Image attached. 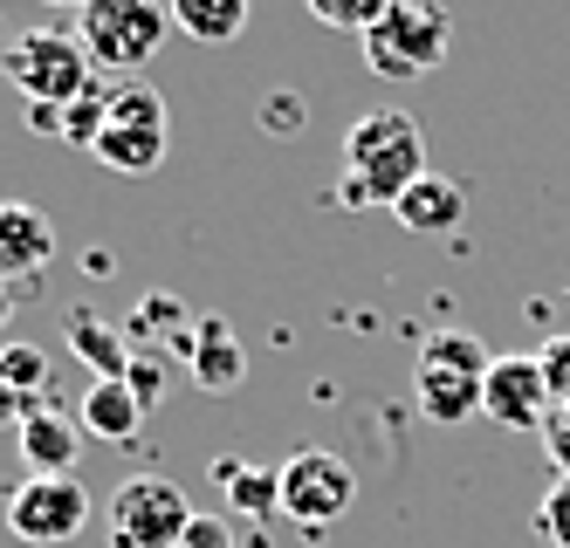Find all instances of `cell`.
I'll return each instance as SVG.
<instances>
[{"label":"cell","instance_id":"obj_3","mask_svg":"<svg viewBox=\"0 0 570 548\" xmlns=\"http://www.w3.org/2000/svg\"><path fill=\"white\" fill-rule=\"evenodd\" d=\"M488 357L474 329H433L426 350H420V370H413V391H420V411L433 426H461V418L481 411V385H488Z\"/></svg>","mask_w":570,"mask_h":548},{"label":"cell","instance_id":"obj_1","mask_svg":"<svg viewBox=\"0 0 570 548\" xmlns=\"http://www.w3.org/2000/svg\"><path fill=\"white\" fill-rule=\"evenodd\" d=\"M433 172L426 138L405 110H364L344 131V199L351 206H399L405 186Z\"/></svg>","mask_w":570,"mask_h":548},{"label":"cell","instance_id":"obj_19","mask_svg":"<svg viewBox=\"0 0 570 548\" xmlns=\"http://www.w3.org/2000/svg\"><path fill=\"white\" fill-rule=\"evenodd\" d=\"M0 391H21L35 405H56V363L35 343H0Z\"/></svg>","mask_w":570,"mask_h":548},{"label":"cell","instance_id":"obj_27","mask_svg":"<svg viewBox=\"0 0 570 548\" xmlns=\"http://www.w3.org/2000/svg\"><path fill=\"white\" fill-rule=\"evenodd\" d=\"M262 131H282V138L303 131V97L296 90H268L262 97Z\"/></svg>","mask_w":570,"mask_h":548},{"label":"cell","instance_id":"obj_15","mask_svg":"<svg viewBox=\"0 0 570 548\" xmlns=\"http://www.w3.org/2000/svg\"><path fill=\"white\" fill-rule=\"evenodd\" d=\"M392 213H399V227H405V233H446V227H454V220L468 213V192H461L454 179L426 172L420 186H405V192H399Z\"/></svg>","mask_w":570,"mask_h":548},{"label":"cell","instance_id":"obj_25","mask_svg":"<svg viewBox=\"0 0 570 548\" xmlns=\"http://www.w3.org/2000/svg\"><path fill=\"white\" fill-rule=\"evenodd\" d=\"M537 363H543L550 398H570V329H557V336H550V343L537 350Z\"/></svg>","mask_w":570,"mask_h":548},{"label":"cell","instance_id":"obj_16","mask_svg":"<svg viewBox=\"0 0 570 548\" xmlns=\"http://www.w3.org/2000/svg\"><path fill=\"white\" fill-rule=\"evenodd\" d=\"M69 350L90 363V377H125V370H131L125 329H117V322H97L90 309H76V316H69Z\"/></svg>","mask_w":570,"mask_h":548},{"label":"cell","instance_id":"obj_11","mask_svg":"<svg viewBox=\"0 0 570 548\" xmlns=\"http://www.w3.org/2000/svg\"><path fill=\"white\" fill-rule=\"evenodd\" d=\"M21 459H28V474H42V480H62L76 474V459H83V418H69V411H35L28 426L14 432Z\"/></svg>","mask_w":570,"mask_h":548},{"label":"cell","instance_id":"obj_7","mask_svg":"<svg viewBox=\"0 0 570 548\" xmlns=\"http://www.w3.org/2000/svg\"><path fill=\"white\" fill-rule=\"evenodd\" d=\"M186 528L193 508L166 474H131L110 494V548H186Z\"/></svg>","mask_w":570,"mask_h":548},{"label":"cell","instance_id":"obj_5","mask_svg":"<svg viewBox=\"0 0 570 548\" xmlns=\"http://www.w3.org/2000/svg\"><path fill=\"white\" fill-rule=\"evenodd\" d=\"M166 97L125 82V90H104V131H97V165L117 179H151L166 165Z\"/></svg>","mask_w":570,"mask_h":548},{"label":"cell","instance_id":"obj_30","mask_svg":"<svg viewBox=\"0 0 570 548\" xmlns=\"http://www.w3.org/2000/svg\"><path fill=\"white\" fill-rule=\"evenodd\" d=\"M14 316V288H8V275H0V322Z\"/></svg>","mask_w":570,"mask_h":548},{"label":"cell","instance_id":"obj_21","mask_svg":"<svg viewBox=\"0 0 570 548\" xmlns=\"http://www.w3.org/2000/svg\"><path fill=\"white\" fill-rule=\"evenodd\" d=\"M97 131H104V90H90V97H76V103H62V145H76V151H97Z\"/></svg>","mask_w":570,"mask_h":548},{"label":"cell","instance_id":"obj_18","mask_svg":"<svg viewBox=\"0 0 570 548\" xmlns=\"http://www.w3.org/2000/svg\"><path fill=\"white\" fill-rule=\"evenodd\" d=\"M214 480L227 487V508L248 515V521H268V508H282V480L268 467H240V459H214Z\"/></svg>","mask_w":570,"mask_h":548},{"label":"cell","instance_id":"obj_28","mask_svg":"<svg viewBox=\"0 0 570 548\" xmlns=\"http://www.w3.org/2000/svg\"><path fill=\"white\" fill-rule=\"evenodd\" d=\"M186 548H234V528H227V521H214V515H193Z\"/></svg>","mask_w":570,"mask_h":548},{"label":"cell","instance_id":"obj_23","mask_svg":"<svg viewBox=\"0 0 570 548\" xmlns=\"http://www.w3.org/2000/svg\"><path fill=\"white\" fill-rule=\"evenodd\" d=\"M173 322H186V302H179V295H145V302H138V316L125 322L131 336H166ZM193 329V322H186Z\"/></svg>","mask_w":570,"mask_h":548},{"label":"cell","instance_id":"obj_14","mask_svg":"<svg viewBox=\"0 0 570 548\" xmlns=\"http://www.w3.org/2000/svg\"><path fill=\"white\" fill-rule=\"evenodd\" d=\"M145 418H151V411L131 398L125 377H90V391H83V432H97V439H110V446H131Z\"/></svg>","mask_w":570,"mask_h":548},{"label":"cell","instance_id":"obj_31","mask_svg":"<svg viewBox=\"0 0 570 548\" xmlns=\"http://www.w3.org/2000/svg\"><path fill=\"white\" fill-rule=\"evenodd\" d=\"M62 8H83V0H62Z\"/></svg>","mask_w":570,"mask_h":548},{"label":"cell","instance_id":"obj_8","mask_svg":"<svg viewBox=\"0 0 570 548\" xmlns=\"http://www.w3.org/2000/svg\"><path fill=\"white\" fill-rule=\"evenodd\" d=\"M282 480V515L303 521V528H331L351 515V500H357V474H351V459L331 452V446H303L289 452L275 467Z\"/></svg>","mask_w":570,"mask_h":548},{"label":"cell","instance_id":"obj_24","mask_svg":"<svg viewBox=\"0 0 570 548\" xmlns=\"http://www.w3.org/2000/svg\"><path fill=\"white\" fill-rule=\"evenodd\" d=\"M125 385H131V398H138L145 411H158V398H166V357H131Z\"/></svg>","mask_w":570,"mask_h":548},{"label":"cell","instance_id":"obj_12","mask_svg":"<svg viewBox=\"0 0 570 548\" xmlns=\"http://www.w3.org/2000/svg\"><path fill=\"white\" fill-rule=\"evenodd\" d=\"M56 255V227L42 206H28V199H0V275H35V268H49Z\"/></svg>","mask_w":570,"mask_h":548},{"label":"cell","instance_id":"obj_13","mask_svg":"<svg viewBox=\"0 0 570 548\" xmlns=\"http://www.w3.org/2000/svg\"><path fill=\"white\" fill-rule=\"evenodd\" d=\"M186 357H193V377L207 391H240V377H248V350H240L234 322H220V316L186 329Z\"/></svg>","mask_w":570,"mask_h":548},{"label":"cell","instance_id":"obj_2","mask_svg":"<svg viewBox=\"0 0 570 548\" xmlns=\"http://www.w3.org/2000/svg\"><path fill=\"white\" fill-rule=\"evenodd\" d=\"M364 62L385 82H413V76H433L446 62V41H454V14L440 0H392L379 14V28H364Z\"/></svg>","mask_w":570,"mask_h":548},{"label":"cell","instance_id":"obj_4","mask_svg":"<svg viewBox=\"0 0 570 548\" xmlns=\"http://www.w3.org/2000/svg\"><path fill=\"white\" fill-rule=\"evenodd\" d=\"M0 69H8V82H14L28 103H49V110H62V103H76V97L97 90L90 49L76 34H62V28H28V34H14L8 56H0Z\"/></svg>","mask_w":570,"mask_h":548},{"label":"cell","instance_id":"obj_22","mask_svg":"<svg viewBox=\"0 0 570 548\" xmlns=\"http://www.w3.org/2000/svg\"><path fill=\"white\" fill-rule=\"evenodd\" d=\"M537 535L550 548H570V474H557V487L543 494V508H537Z\"/></svg>","mask_w":570,"mask_h":548},{"label":"cell","instance_id":"obj_26","mask_svg":"<svg viewBox=\"0 0 570 548\" xmlns=\"http://www.w3.org/2000/svg\"><path fill=\"white\" fill-rule=\"evenodd\" d=\"M537 439H543V452H550V467L570 474V398L550 405V418H543V432H537Z\"/></svg>","mask_w":570,"mask_h":548},{"label":"cell","instance_id":"obj_10","mask_svg":"<svg viewBox=\"0 0 570 548\" xmlns=\"http://www.w3.org/2000/svg\"><path fill=\"white\" fill-rule=\"evenodd\" d=\"M550 385H543V363L537 357H495L488 363V385H481V411L509 432H543L550 418Z\"/></svg>","mask_w":570,"mask_h":548},{"label":"cell","instance_id":"obj_29","mask_svg":"<svg viewBox=\"0 0 570 548\" xmlns=\"http://www.w3.org/2000/svg\"><path fill=\"white\" fill-rule=\"evenodd\" d=\"M35 411H49V405H35V398H21V391H0V426H14V432H21Z\"/></svg>","mask_w":570,"mask_h":548},{"label":"cell","instance_id":"obj_9","mask_svg":"<svg viewBox=\"0 0 570 548\" xmlns=\"http://www.w3.org/2000/svg\"><path fill=\"white\" fill-rule=\"evenodd\" d=\"M83 528H90V487L76 474H62V480L28 474L8 494V535L28 541V548H69Z\"/></svg>","mask_w":570,"mask_h":548},{"label":"cell","instance_id":"obj_6","mask_svg":"<svg viewBox=\"0 0 570 548\" xmlns=\"http://www.w3.org/2000/svg\"><path fill=\"white\" fill-rule=\"evenodd\" d=\"M76 14H83L76 41L90 49L97 69H117V76H138L173 28V14L158 8V0H83Z\"/></svg>","mask_w":570,"mask_h":548},{"label":"cell","instance_id":"obj_20","mask_svg":"<svg viewBox=\"0 0 570 548\" xmlns=\"http://www.w3.org/2000/svg\"><path fill=\"white\" fill-rule=\"evenodd\" d=\"M392 8V0H309V14L323 28H344V34H364V28H379V14Z\"/></svg>","mask_w":570,"mask_h":548},{"label":"cell","instance_id":"obj_17","mask_svg":"<svg viewBox=\"0 0 570 548\" xmlns=\"http://www.w3.org/2000/svg\"><path fill=\"white\" fill-rule=\"evenodd\" d=\"M248 8L255 0H173V28L193 34V41H207V49H220V41H234L240 28H248Z\"/></svg>","mask_w":570,"mask_h":548}]
</instances>
